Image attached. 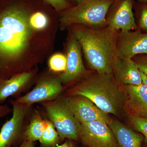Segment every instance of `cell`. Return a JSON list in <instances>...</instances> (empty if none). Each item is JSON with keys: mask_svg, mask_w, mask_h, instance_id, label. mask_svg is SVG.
Instances as JSON below:
<instances>
[{"mask_svg": "<svg viewBox=\"0 0 147 147\" xmlns=\"http://www.w3.org/2000/svg\"><path fill=\"white\" fill-rule=\"evenodd\" d=\"M82 51L79 41L69 32L66 45V67L65 71L59 75L63 85L67 86L76 83L90 73L84 66Z\"/></svg>", "mask_w": 147, "mask_h": 147, "instance_id": "cell-8", "label": "cell"}, {"mask_svg": "<svg viewBox=\"0 0 147 147\" xmlns=\"http://www.w3.org/2000/svg\"><path fill=\"white\" fill-rule=\"evenodd\" d=\"M134 0H115L106 16L107 26L118 31L138 29L133 12Z\"/></svg>", "mask_w": 147, "mask_h": 147, "instance_id": "cell-10", "label": "cell"}, {"mask_svg": "<svg viewBox=\"0 0 147 147\" xmlns=\"http://www.w3.org/2000/svg\"><path fill=\"white\" fill-rule=\"evenodd\" d=\"M12 111V109L7 104L0 105V119L8 115Z\"/></svg>", "mask_w": 147, "mask_h": 147, "instance_id": "cell-25", "label": "cell"}, {"mask_svg": "<svg viewBox=\"0 0 147 147\" xmlns=\"http://www.w3.org/2000/svg\"><path fill=\"white\" fill-rule=\"evenodd\" d=\"M69 32L76 38L90 68L99 73L113 74L118 58L117 47L119 31L108 26L92 28L73 25Z\"/></svg>", "mask_w": 147, "mask_h": 147, "instance_id": "cell-2", "label": "cell"}, {"mask_svg": "<svg viewBox=\"0 0 147 147\" xmlns=\"http://www.w3.org/2000/svg\"><path fill=\"white\" fill-rule=\"evenodd\" d=\"M18 147H35L34 142L25 139Z\"/></svg>", "mask_w": 147, "mask_h": 147, "instance_id": "cell-27", "label": "cell"}, {"mask_svg": "<svg viewBox=\"0 0 147 147\" xmlns=\"http://www.w3.org/2000/svg\"><path fill=\"white\" fill-rule=\"evenodd\" d=\"M113 74L121 85L139 86L143 84L141 71L134 61L118 58L113 69Z\"/></svg>", "mask_w": 147, "mask_h": 147, "instance_id": "cell-15", "label": "cell"}, {"mask_svg": "<svg viewBox=\"0 0 147 147\" xmlns=\"http://www.w3.org/2000/svg\"><path fill=\"white\" fill-rule=\"evenodd\" d=\"M76 142L71 139H66L63 144L52 147H76Z\"/></svg>", "mask_w": 147, "mask_h": 147, "instance_id": "cell-26", "label": "cell"}, {"mask_svg": "<svg viewBox=\"0 0 147 147\" xmlns=\"http://www.w3.org/2000/svg\"><path fill=\"white\" fill-rule=\"evenodd\" d=\"M136 12L138 16V29L147 32V3L138 2L137 5Z\"/></svg>", "mask_w": 147, "mask_h": 147, "instance_id": "cell-21", "label": "cell"}, {"mask_svg": "<svg viewBox=\"0 0 147 147\" xmlns=\"http://www.w3.org/2000/svg\"><path fill=\"white\" fill-rule=\"evenodd\" d=\"M131 126L144 137V142L147 146V117H129Z\"/></svg>", "mask_w": 147, "mask_h": 147, "instance_id": "cell-22", "label": "cell"}, {"mask_svg": "<svg viewBox=\"0 0 147 147\" xmlns=\"http://www.w3.org/2000/svg\"><path fill=\"white\" fill-rule=\"evenodd\" d=\"M57 11L62 12L74 6L66 0H44Z\"/></svg>", "mask_w": 147, "mask_h": 147, "instance_id": "cell-23", "label": "cell"}, {"mask_svg": "<svg viewBox=\"0 0 147 147\" xmlns=\"http://www.w3.org/2000/svg\"><path fill=\"white\" fill-rule=\"evenodd\" d=\"M67 59L65 55L57 53L52 55L48 61V67L51 71L62 72L65 71Z\"/></svg>", "mask_w": 147, "mask_h": 147, "instance_id": "cell-19", "label": "cell"}, {"mask_svg": "<svg viewBox=\"0 0 147 147\" xmlns=\"http://www.w3.org/2000/svg\"><path fill=\"white\" fill-rule=\"evenodd\" d=\"M37 71L33 68L30 71L13 76L0 82V105L10 96H18L31 87L36 76Z\"/></svg>", "mask_w": 147, "mask_h": 147, "instance_id": "cell-14", "label": "cell"}, {"mask_svg": "<svg viewBox=\"0 0 147 147\" xmlns=\"http://www.w3.org/2000/svg\"></svg>", "mask_w": 147, "mask_h": 147, "instance_id": "cell-31", "label": "cell"}, {"mask_svg": "<svg viewBox=\"0 0 147 147\" xmlns=\"http://www.w3.org/2000/svg\"><path fill=\"white\" fill-rule=\"evenodd\" d=\"M117 47L120 59H131L137 55H147V32L139 29L119 31Z\"/></svg>", "mask_w": 147, "mask_h": 147, "instance_id": "cell-11", "label": "cell"}, {"mask_svg": "<svg viewBox=\"0 0 147 147\" xmlns=\"http://www.w3.org/2000/svg\"><path fill=\"white\" fill-rule=\"evenodd\" d=\"M39 141L40 147H52L63 142L55 126L47 119H45V128Z\"/></svg>", "mask_w": 147, "mask_h": 147, "instance_id": "cell-18", "label": "cell"}, {"mask_svg": "<svg viewBox=\"0 0 147 147\" xmlns=\"http://www.w3.org/2000/svg\"><path fill=\"white\" fill-rule=\"evenodd\" d=\"M64 90L59 75L46 73L37 80L35 86L32 90L14 100L18 103L33 105L56 99Z\"/></svg>", "mask_w": 147, "mask_h": 147, "instance_id": "cell-7", "label": "cell"}, {"mask_svg": "<svg viewBox=\"0 0 147 147\" xmlns=\"http://www.w3.org/2000/svg\"><path fill=\"white\" fill-rule=\"evenodd\" d=\"M66 1L71 3L73 5H75L81 2L83 0H66Z\"/></svg>", "mask_w": 147, "mask_h": 147, "instance_id": "cell-29", "label": "cell"}, {"mask_svg": "<svg viewBox=\"0 0 147 147\" xmlns=\"http://www.w3.org/2000/svg\"><path fill=\"white\" fill-rule=\"evenodd\" d=\"M125 94L123 109L129 117H147V87L122 85Z\"/></svg>", "mask_w": 147, "mask_h": 147, "instance_id": "cell-13", "label": "cell"}, {"mask_svg": "<svg viewBox=\"0 0 147 147\" xmlns=\"http://www.w3.org/2000/svg\"><path fill=\"white\" fill-rule=\"evenodd\" d=\"M108 125L115 135L117 147H142L144 137L141 133L118 121L112 120Z\"/></svg>", "mask_w": 147, "mask_h": 147, "instance_id": "cell-16", "label": "cell"}, {"mask_svg": "<svg viewBox=\"0 0 147 147\" xmlns=\"http://www.w3.org/2000/svg\"><path fill=\"white\" fill-rule=\"evenodd\" d=\"M45 119L38 110H33L26 131L25 139L33 142L39 141L45 128Z\"/></svg>", "mask_w": 147, "mask_h": 147, "instance_id": "cell-17", "label": "cell"}, {"mask_svg": "<svg viewBox=\"0 0 147 147\" xmlns=\"http://www.w3.org/2000/svg\"><path fill=\"white\" fill-rule=\"evenodd\" d=\"M67 90L68 96L88 98L107 114L117 115L123 108L125 94L113 74L90 73Z\"/></svg>", "mask_w": 147, "mask_h": 147, "instance_id": "cell-3", "label": "cell"}, {"mask_svg": "<svg viewBox=\"0 0 147 147\" xmlns=\"http://www.w3.org/2000/svg\"><path fill=\"white\" fill-rule=\"evenodd\" d=\"M138 2L142 3H147V0H137Z\"/></svg>", "mask_w": 147, "mask_h": 147, "instance_id": "cell-30", "label": "cell"}, {"mask_svg": "<svg viewBox=\"0 0 147 147\" xmlns=\"http://www.w3.org/2000/svg\"><path fill=\"white\" fill-rule=\"evenodd\" d=\"M30 15L15 3L0 7V82L33 69L22 56L34 31L29 23Z\"/></svg>", "mask_w": 147, "mask_h": 147, "instance_id": "cell-1", "label": "cell"}, {"mask_svg": "<svg viewBox=\"0 0 147 147\" xmlns=\"http://www.w3.org/2000/svg\"><path fill=\"white\" fill-rule=\"evenodd\" d=\"M115 0H83L72 7L61 12L62 30L73 25L92 28L107 26L106 16Z\"/></svg>", "mask_w": 147, "mask_h": 147, "instance_id": "cell-4", "label": "cell"}, {"mask_svg": "<svg viewBox=\"0 0 147 147\" xmlns=\"http://www.w3.org/2000/svg\"><path fill=\"white\" fill-rule=\"evenodd\" d=\"M29 23L34 30H42L48 26L49 19L45 13L37 11L31 14Z\"/></svg>", "mask_w": 147, "mask_h": 147, "instance_id": "cell-20", "label": "cell"}, {"mask_svg": "<svg viewBox=\"0 0 147 147\" xmlns=\"http://www.w3.org/2000/svg\"><path fill=\"white\" fill-rule=\"evenodd\" d=\"M41 103L62 142L69 139L79 142L81 123L69 108L67 97L61 95L56 99Z\"/></svg>", "mask_w": 147, "mask_h": 147, "instance_id": "cell-5", "label": "cell"}, {"mask_svg": "<svg viewBox=\"0 0 147 147\" xmlns=\"http://www.w3.org/2000/svg\"><path fill=\"white\" fill-rule=\"evenodd\" d=\"M132 59L138 66L140 71L147 76V55H137Z\"/></svg>", "mask_w": 147, "mask_h": 147, "instance_id": "cell-24", "label": "cell"}, {"mask_svg": "<svg viewBox=\"0 0 147 147\" xmlns=\"http://www.w3.org/2000/svg\"><path fill=\"white\" fill-rule=\"evenodd\" d=\"M141 75H142V82L143 84L145 85L147 87V76L142 72H141Z\"/></svg>", "mask_w": 147, "mask_h": 147, "instance_id": "cell-28", "label": "cell"}, {"mask_svg": "<svg viewBox=\"0 0 147 147\" xmlns=\"http://www.w3.org/2000/svg\"><path fill=\"white\" fill-rule=\"evenodd\" d=\"M79 142L84 147H117L113 131L101 121L81 123Z\"/></svg>", "mask_w": 147, "mask_h": 147, "instance_id": "cell-9", "label": "cell"}, {"mask_svg": "<svg viewBox=\"0 0 147 147\" xmlns=\"http://www.w3.org/2000/svg\"><path fill=\"white\" fill-rule=\"evenodd\" d=\"M67 104L80 123L101 121L109 124L112 119L88 98L80 95L68 96Z\"/></svg>", "mask_w": 147, "mask_h": 147, "instance_id": "cell-12", "label": "cell"}, {"mask_svg": "<svg viewBox=\"0 0 147 147\" xmlns=\"http://www.w3.org/2000/svg\"><path fill=\"white\" fill-rule=\"evenodd\" d=\"M12 116L0 130V147H18L25 139V131L33 111L32 105L10 100Z\"/></svg>", "mask_w": 147, "mask_h": 147, "instance_id": "cell-6", "label": "cell"}]
</instances>
